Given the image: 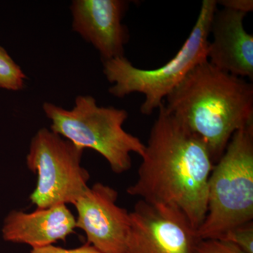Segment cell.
I'll return each instance as SVG.
<instances>
[{"label": "cell", "mask_w": 253, "mask_h": 253, "mask_svg": "<svg viewBox=\"0 0 253 253\" xmlns=\"http://www.w3.org/2000/svg\"><path fill=\"white\" fill-rule=\"evenodd\" d=\"M127 7L123 0L73 1V30L92 44L103 61L125 56L129 34L122 19Z\"/></svg>", "instance_id": "obj_9"}, {"label": "cell", "mask_w": 253, "mask_h": 253, "mask_svg": "<svg viewBox=\"0 0 253 253\" xmlns=\"http://www.w3.org/2000/svg\"><path fill=\"white\" fill-rule=\"evenodd\" d=\"M145 144L130 196L180 211L196 231L208 211V181L214 167L204 141L169 113L164 103Z\"/></svg>", "instance_id": "obj_1"}, {"label": "cell", "mask_w": 253, "mask_h": 253, "mask_svg": "<svg viewBox=\"0 0 253 253\" xmlns=\"http://www.w3.org/2000/svg\"><path fill=\"white\" fill-rule=\"evenodd\" d=\"M253 219V125L234 133L208 181V211L201 239H220Z\"/></svg>", "instance_id": "obj_4"}, {"label": "cell", "mask_w": 253, "mask_h": 253, "mask_svg": "<svg viewBox=\"0 0 253 253\" xmlns=\"http://www.w3.org/2000/svg\"><path fill=\"white\" fill-rule=\"evenodd\" d=\"M217 4L221 5L223 8L245 14H248L253 10V0H221L217 1Z\"/></svg>", "instance_id": "obj_16"}, {"label": "cell", "mask_w": 253, "mask_h": 253, "mask_svg": "<svg viewBox=\"0 0 253 253\" xmlns=\"http://www.w3.org/2000/svg\"><path fill=\"white\" fill-rule=\"evenodd\" d=\"M26 76L21 68L0 46V88L18 91L24 86Z\"/></svg>", "instance_id": "obj_12"}, {"label": "cell", "mask_w": 253, "mask_h": 253, "mask_svg": "<svg viewBox=\"0 0 253 253\" xmlns=\"http://www.w3.org/2000/svg\"><path fill=\"white\" fill-rule=\"evenodd\" d=\"M76 229V218L66 205H61L30 213L11 211L4 219L1 234L5 241L37 249L65 241Z\"/></svg>", "instance_id": "obj_11"}, {"label": "cell", "mask_w": 253, "mask_h": 253, "mask_svg": "<svg viewBox=\"0 0 253 253\" xmlns=\"http://www.w3.org/2000/svg\"><path fill=\"white\" fill-rule=\"evenodd\" d=\"M217 1L204 0L189 36L175 56L154 70L136 68L125 56L103 61L104 73L113 83L110 94L123 98L132 93L144 95L141 113L150 116L197 65L208 60L209 37Z\"/></svg>", "instance_id": "obj_3"}, {"label": "cell", "mask_w": 253, "mask_h": 253, "mask_svg": "<svg viewBox=\"0 0 253 253\" xmlns=\"http://www.w3.org/2000/svg\"><path fill=\"white\" fill-rule=\"evenodd\" d=\"M245 13L217 9L211 24L208 61L224 72L253 80V36L244 28Z\"/></svg>", "instance_id": "obj_10"}, {"label": "cell", "mask_w": 253, "mask_h": 253, "mask_svg": "<svg viewBox=\"0 0 253 253\" xmlns=\"http://www.w3.org/2000/svg\"><path fill=\"white\" fill-rule=\"evenodd\" d=\"M31 253H102L91 244L86 243L81 247L73 249H65L63 248L49 245L44 247L32 249Z\"/></svg>", "instance_id": "obj_15"}, {"label": "cell", "mask_w": 253, "mask_h": 253, "mask_svg": "<svg viewBox=\"0 0 253 253\" xmlns=\"http://www.w3.org/2000/svg\"><path fill=\"white\" fill-rule=\"evenodd\" d=\"M166 99L168 111L204 141L214 163L236 131L253 125V83L208 60L193 68Z\"/></svg>", "instance_id": "obj_2"}, {"label": "cell", "mask_w": 253, "mask_h": 253, "mask_svg": "<svg viewBox=\"0 0 253 253\" xmlns=\"http://www.w3.org/2000/svg\"><path fill=\"white\" fill-rule=\"evenodd\" d=\"M195 253H246L236 246L220 239L200 240Z\"/></svg>", "instance_id": "obj_14"}, {"label": "cell", "mask_w": 253, "mask_h": 253, "mask_svg": "<svg viewBox=\"0 0 253 253\" xmlns=\"http://www.w3.org/2000/svg\"><path fill=\"white\" fill-rule=\"evenodd\" d=\"M84 150L51 129L42 128L36 133L26 163L38 175L30 196L38 209L73 205L88 189L90 176L81 165Z\"/></svg>", "instance_id": "obj_6"}, {"label": "cell", "mask_w": 253, "mask_h": 253, "mask_svg": "<svg viewBox=\"0 0 253 253\" xmlns=\"http://www.w3.org/2000/svg\"><path fill=\"white\" fill-rule=\"evenodd\" d=\"M129 216L125 253L196 252L201 239L178 210L139 199Z\"/></svg>", "instance_id": "obj_7"}, {"label": "cell", "mask_w": 253, "mask_h": 253, "mask_svg": "<svg viewBox=\"0 0 253 253\" xmlns=\"http://www.w3.org/2000/svg\"><path fill=\"white\" fill-rule=\"evenodd\" d=\"M43 110L51 131L83 149L94 150L116 174L130 169L131 153L144 154V143L123 129L128 118L125 109L99 106L92 96H79L72 109L44 103Z\"/></svg>", "instance_id": "obj_5"}, {"label": "cell", "mask_w": 253, "mask_h": 253, "mask_svg": "<svg viewBox=\"0 0 253 253\" xmlns=\"http://www.w3.org/2000/svg\"><path fill=\"white\" fill-rule=\"evenodd\" d=\"M116 189L102 183L88 188L75 203L76 228L86 236L88 244L102 253H125L130 228L129 212L117 205Z\"/></svg>", "instance_id": "obj_8"}, {"label": "cell", "mask_w": 253, "mask_h": 253, "mask_svg": "<svg viewBox=\"0 0 253 253\" xmlns=\"http://www.w3.org/2000/svg\"><path fill=\"white\" fill-rule=\"evenodd\" d=\"M220 240L234 245L244 253H253V221L230 229Z\"/></svg>", "instance_id": "obj_13"}]
</instances>
